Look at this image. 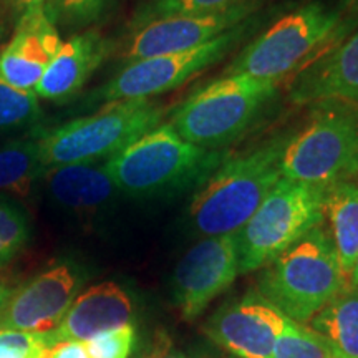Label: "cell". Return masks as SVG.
Segmentation results:
<instances>
[{
    "mask_svg": "<svg viewBox=\"0 0 358 358\" xmlns=\"http://www.w3.org/2000/svg\"><path fill=\"white\" fill-rule=\"evenodd\" d=\"M325 187L282 176L237 232L241 274L259 271L324 224Z\"/></svg>",
    "mask_w": 358,
    "mask_h": 358,
    "instance_id": "obj_8",
    "label": "cell"
},
{
    "mask_svg": "<svg viewBox=\"0 0 358 358\" xmlns=\"http://www.w3.org/2000/svg\"><path fill=\"white\" fill-rule=\"evenodd\" d=\"M113 50V42L100 30L87 29L66 42L45 70L35 88L42 100L65 103L82 90L93 73L105 64Z\"/></svg>",
    "mask_w": 358,
    "mask_h": 358,
    "instance_id": "obj_16",
    "label": "cell"
},
{
    "mask_svg": "<svg viewBox=\"0 0 358 358\" xmlns=\"http://www.w3.org/2000/svg\"><path fill=\"white\" fill-rule=\"evenodd\" d=\"M353 8H355V10L358 12V0H357V2H355V7H353Z\"/></svg>",
    "mask_w": 358,
    "mask_h": 358,
    "instance_id": "obj_34",
    "label": "cell"
},
{
    "mask_svg": "<svg viewBox=\"0 0 358 358\" xmlns=\"http://www.w3.org/2000/svg\"><path fill=\"white\" fill-rule=\"evenodd\" d=\"M10 2L19 8L20 12H24V10H29V8H37V7L47 8L50 0H10Z\"/></svg>",
    "mask_w": 358,
    "mask_h": 358,
    "instance_id": "obj_30",
    "label": "cell"
},
{
    "mask_svg": "<svg viewBox=\"0 0 358 358\" xmlns=\"http://www.w3.org/2000/svg\"><path fill=\"white\" fill-rule=\"evenodd\" d=\"M342 8L313 0L294 8L241 48L222 75L280 80L294 77L335 45L342 34Z\"/></svg>",
    "mask_w": 358,
    "mask_h": 358,
    "instance_id": "obj_5",
    "label": "cell"
},
{
    "mask_svg": "<svg viewBox=\"0 0 358 358\" xmlns=\"http://www.w3.org/2000/svg\"><path fill=\"white\" fill-rule=\"evenodd\" d=\"M279 98L272 80L222 75L201 85L169 113L179 136L206 150H227L271 111Z\"/></svg>",
    "mask_w": 358,
    "mask_h": 358,
    "instance_id": "obj_3",
    "label": "cell"
},
{
    "mask_svg": "<svg viewBox=\"0 0 358 358\" xmlns=\"http://www.w3.org/2000/svg\"><path fill=\"white\" fill-rule=\"evenodd\" d=\"M134 342H136V330L131 322L96 335L85 343L90 358H129Z\"/></svg>",
    "mask_w": 358,
    "mask_h": 358,
    "instance_id": "obj_28",
    "label": "cell"
},
{
    "mask_svg": "<svg viewBox=\"0 0 358 358\" xmlns=\"http://www.w3.org/2000/svg\"><path fill=\"white\" fill-rule=\"evenodd\" d=\"M266 0H254L229 10L204 13V15L168 17L151 20L133 29L123 52L124 65L143 58L185 52L211 42L219 35L229 32L259 12Z\"/></svg>",
    "mask_w": 358,
    "mask_h": 358,
    "instance_id": "obj_12",
    "label": "cell"
},
{
    "mask_svg": "<svg viewBox=\"0 0 358 358\" xmlns=\"http://www.w3.org/2000/svg\"><path fill=\"white\" fill-rule=\"evenodd\" d=\"M45 358H90L87 343L78 340H60L47 352Z\"/></svg>",
    "mask_w": 358,
    "mask_h": 358,
    "instance_id": "obj_29",
    "label": "cell"
},
{
    "mask_svg": "<svg viewBox=\"0 0 358 358\" xmlns=\"http://www.w3.org/2000/svg\"><path fill=\"white\" fill-rule=\"evenodd\" d=\"M158 358H187L182 353H168V355H161Z\"/></svg>",
    "mask_w": 358,
    "mask_h": 358,
    "instance_id": "obj_33",
    "label": "cell"
},
{
    "mask_svg": "<svg viewBox=\"0 0 358 358\" xmlns=\"http://www.w3.org/2000/svg\"><path fill=\"white\" fill-rule=\"evenodd\" d=\"M241 274L239 237H204L174 268V301L186 320H194Z\"/></svg>",
    "mask_w": 358,
    "mask_h": 358,
    "instance_id": "obj_11",
    "label": "cell"
},
{
    "mask_svg": "<svg viewBox=\"0 0 358 358\" xmlns=\"http://www.w3.org/2000/svg\"><path fill=\"white\" fill-rule=\"evenodd\" d=\"M113 3L115 0H50L45 10L57 29L80 30L100 22Z\"/></svg>",
    "mask_w": 358,
    "mask_h": 358,
    "instance_id": "obj_25",
    "label": "cell"
},
{
    "mask_svg": "<svg viewBox=\"0 0 358 358\" xmlns=\"http://www.w3.org/2000/svg\"><path fill=\"white\" fill-rule=\"evenodd\" d=\"M13 290H15V289L8 287L7 284H3V282H0V313L3 312V308H6L8 301H10Z\"/></svg>",
    "mask_w": 358,
    "mask_h": 358,
    "instance_id": "obj_31",
    "label": "cell"
},
{
    "mask_svg": "<svg viewBox=\"0 0 358 358\" xmlns=\"http://www.w3.org/2000/svg\"><path fill=\"white\" fill-rule=\"evenodd\" d=\"M48 198L64 211L78 217H93L110 208L120 194L103 163L65 164L47 169L42 178Z\"/></svg>",
    "mask_w": 358,
    "mask_h": 358,
    "instance_id": "obj_18",
    "label": "cell"
},
{
    "mask_svg": "<svg viewBox=\"0 0 358 358\" xmlns=\"http://www.w3.org/2000/svg\"><path fill=\"white\" fill-rule=\"evenodd\" d=\"M164 113L166 108L155 100L106 103L96 113L38 134L43 166L103 163L163 123Z\"/></svg>",
    "mask_w": 358,
    "mask_h": 358,
    "instance_id": "obj_6",
    "label": "cell"
},
{
    "mask_svg": "<svg viewBox=\"0 0 358 358\" xmlns=\"http://www.w3.org/2000/svg\"><path fill=\"white\" fill-rule=\"evenodd\" d=\"M272 358H334L325 343L307 325L287 319L277 337Z\"/></svg>",
    "mask_w": 358,
    "mask_h": 358,
    "instance_id": "obj_26",
    "label": "cell"
},
{
    "mask_svg": "<svg viewBox=\"0 0 358 358\" xmlns=\"http://www.w3.org/2000/svg\"><path fill=\"white\" fill-rule=\"evenodd\" d=\"M334 358H358V290L348 285L308 320Z\"/></svg>",
    "mask_w": 358,
    "mask_h": 358,
    "instance_id": "obj_20",
    "label": "cell"
},
{
    "mask_svg": "<svg viewBox=\"0 0 358 358\" xmlns=\"http://www.w3.org/2000/svg\"><path fill=\"white\" fill-rule=\"evenodd\" d=\"M254 0H146L134 13L133 29L151 20L224 12Z\"/></svg>",
    "mask_w": 358,
    "mask_h": 358,
    "instance_id": "obj_22",
    "label": "cell"
},
{
    "mask_svg": "<svg viewBox=\"0 0 358 358\" xmlns=\"http://www.w3.org/2000/svg\"><path fill=\"white\" fill-rule=\"evenodd\" d=\"M227 156L187 143L164 122L106 159L105 169L120 194L155 199L199 189Z\"/></svg>",
    "mask_w": 358,
    "mask_h": 358,
    "instance_id": "obj_1",
    "label": "cell"
},
{
    "mask_svg": "<svg viewBox=\"0 0 358 358\" xmlns=\"http://www.w3.org/2000/svg\"><path fill=\"white\" fill-rule=\"evenodd\" d=\"M57 343L55 334L0 330V358H45Z\"/></svg>",
    "mask_w": 358,
    "mask_h": 358,
    "instance_id": "obj_27",
    "label": "cell"
},
{
    "mask_svg": "<svg viewBox=\"0 0 358 358\" xmlns=\"http://www.w3.org/2000/svg\"><path fill=\"white\" fill-rule=\"evenodd\" d=\"M290 181L329 187L358 181V106L343 101L310 105L307 123L294 129L280 159Z\"/></svg>",
    "mask_w": 358,
    "mask_h": 358,
    "instance_id": "obj_7",
    "label": "cell"
},
{
    "mask_svg": "<svg viewBox=\"0 0 358 358\" xmlns=\"http://www.w3.org/2000/svg\"><path fill=\"white\" fill-rule=\"evenodd\" d=\"M294 129L268 138L224 163L194 191L191 227L206 237L236 234L256 213L272 186L282 178L280 159Z\"/></svg>",
    "mask_w": 358,
    "mask_h": 358,
    "instance_id": "obj_2",
    "label": "cell"
},
{
    "mask_svg": "<svg viewBox=\"0 0 358 358\" xmlns=\"http://www.w3.org/2000/svg\"><path fill=\"white\" fill-rule=\"evenodd\" d=\"M32 236L29 214L15 199L0 196V267L13 261Z\"/></svg>",
    "mask_w": 358,
    "mask_h": 358,
    "instance_id": "obj_24",
    "label": "cell"
},
{
    "mask_svg": "<svg viewBox=\"0 0 358 358\" xmlns=\"http://www.w3.org/2000/svg\"><path fill=\"white\" fill-rule=\"evenodd\" d=\"M45 171L37 136L15 138L0 145V196L29 199Z\"/></svg>",
    "mask_w": 358,
    "mask_h": 358,
    "instance_id": "obj_21",
    "label": "cell"
},
{
    "mask_svg": "<svg viewBox=\"0 0 358 358\" xmlns=\"http://www.w3.org/2000/svg\"><path fill=\"white\" fill-rule=\"evenodd\" d=\"M259 22L261 19L256 13L201 47L127 64L110 82L101 85L92 100L106 105L124 100H153L155 96L173 92L222 62L257 29Z\"/></svg>",
    "mask_w": 358,
    "mask_h": 358,
    "instance_id": "obj_9",
    "label": "cell"
},
{
    "mask_svg": "<svg viewBox=\"0 0 358 358\" xmlns=\"http://www.w3.org/2000/svg\"><path fill=\"white\" fill-rule=\"evenodd\" d=\"M348 287L325 224L262 267L257 292L290 320L307 325L335 295Z\"/></svg>",
    "mask_w": 358,
    "mask_h": 358,
    "instance_id": "obj_4",
    "label": "cell"
},
{
    "mask_svg": "<svg viewBox=\"0 0 358 358\" xmlns=\"http://www.w3.org/2000/svg\"><path fill=\"white\" fill-rule=\"evenodd\" d=\"M133 312V299L127 289L116 282H101L77 295L53 334L57 342H88L116 327L131 324Z\"/></svg>",
    "mask_w": 358,
    "mask_h": 358,
    "instance_id": "obj_17",
    "label": "cell"
},
{
    "mask_svg": "<svg viewBox=\"0 0 358 358\" xmlns=\"http://www.w3.org/2000/svg\"><path fill=\"white\" fill-rule=\"evenodd\" d=\"M87 280L77 262L62 261L47 267L20 289L0 313V330L48 334L64 320Z\"/></svg>",
    "mask_w": 358,
    "mask_h": 358,
    "instance_id": "obj_10",
    "label": "cell"
},
{
    "mask_svg": "<svg viewBox=\"0 0 358 358\" xmlns=\"http://www.w3.org/2000/svg\"><path fill=\"white\" fill-rule=\"evenodd\" d=\"M64 40L42 7L22 12L12 38L0 50V78L12 87L35 92Z\"/></svg>",
    "mask_w": 358,
    "mask_h": 358,
    "instance_id": "obj_14",
    "label": "cell"
},
{
    "mask_svg": "<svg viewBox=\"0 0 358 358\" xmlns=\"http://www.w3.org/2000/svg\"><path fill=\"white\" fill-rule=\"evenodd\" d=\"M287 317L259 292L227 302L206 322L204 334L237 358H272Z\"/></svg>",
    "mask_w": 358,
    "mask_h": 358,
    "instance_id": "obj_13",
    "label": "cell"
},
{
    "mask_svg": "<svg viewBox=\"0 0 358 358\" xmlns=\"http://www.w3.org/2000/svg\"><path fill=\"white\" fill-rule=\"evenodd\" d=\"M348 285L353 289L358 290V256H357V261H355V266H353V271H352V275H350V280H348Z\"/></svg>",
    "mask_w": 358,
    "mask_h": 358,
    "instance_id": "obj_32",
    "label": "cell"
},
{
    "mask_svg": "<svg viewBox=\"0 0 358 358\" xmlns=\"http://www.w3.org/2000/svg\"><path fill=\"white\" fill-rule=\"evenodd\" d=\"M324 224L337 250L340 268L350 280L358 256V181L325 187Z\"/></svg>",
    "mask_w": 358,
    "mask_h": 358,
    "instance_id": "obj_19",
    "label": "cell"
},
{
    "mask_svg": "<svg viewBox=\"0 0 358 358\" xmlns=\"http://www.w3.org/2000/svg\"><path fill=\"white\" fill-rule=\"evenodd\" d=\"M42 118L35 92H25L0 78V134L30 128Z\"/></svg>",
    "mask_w": 358,
    "mask_h": 358,
    "instance_id": "obj_23",
    "label": "cell"
},
{
    "mask_svg": "<svg viewBox=\"0 0 358 358\" xmlns=\"http://www.w3.org/2000/svg\"><path fill=\"white\" fill-rule=\"evenodd\" d=\"M287 96L295 105L343 101L358 106V30L297 71Z\"/></svg>",
    "mask_w": 358,
    "mask_h": 358,
    "instance_id": "obj_15",
    "label": "cell"
}]
</instances>
